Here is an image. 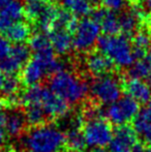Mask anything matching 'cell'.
<instances>
[{
	"label": "cell",
	"instance_id": "3",
	"mask_svg": "<svg viewBox=\"0 0 151 152\" xmlns=\"http://www.w3.org/2000/svg\"><path fill=\"white\" fill-rule=\"evenodd\" d=\"M49 87L67 104H77L81 102L90 89L85 81L67 70L53 75L49 82Z\"/></svg>",
	"mask_w": 151,
	"mask_h": 152
},
{
	"label": "cell",
	"instance_id": "37",
	"mask_svg": "<svg viewBox=\"0 0 151 152\" xmlns=\"http://www.w3.org/2000/svg\"><path fill=\"white\" fill-rule=\"evenodd\" d=\"M27 4L28 3H33V2H36V1H39V0H24Z\"/></svg>",
	"mask_w": 151,
	"mask_h": 152
},
{
	"label": "cell",
	"instance_id": "31",
	"mask_svg": "<svg viewBox=\"0 0 151 152\" xmlns=\"http://www.w3.org/2000/svg\"><path fill=\"white\" fill-rule=\"evenodd\" d=\"M6 106L3 104V102H0V127L4 128V124H5L6 120V115L7 112L5 111Z\"/></svg>",
	"mask_w": 151,
	"mask_h": 152
},
{
	"label": "cell",
	"instance_id": "26",
	"mask_svg": "<svg viewBox=\"0 0 151 152\" xmlns=\"http://www.w3.org/2000/svg\"><path fill=\"white\" fill-rule=\"evenodd\" d=\"M91 7H92V3L90 2V0H71L67 8L75 16L85 17L89 12H91Z\"/></svg>",
	"mask_w": 151,
	"mask_h": 152
},
{
	"label": "cell",
	"instance_id": "8",
	"mask_svg": "<svg viewBox=\"0 0 151 152\" xmlns=\"http://www.w3.org/2000/svg\"><path fill=\"white\" fill-rule=\"evenodd\" d=\"M90 91L94 99L104 104H111L121 98L119 81L110 75L95 79L90 86Z\"/></svg>",
	"mask_w": 151,
	"mask_h": 152
},
{
	"label": "cell",
	"instance_id": "20",
	"mask_svg": "<svg viewBox=\"0 0 151 152\" xmlns=\"http://www.w3.org/2000/svg\"><path fill=\"white\" fill-rule=\"evenodd\" d=\"M5 38L8 42L17 44H24L25 40L28 39L30 35V28L24 22H17L14 25L9 27L5 32H4Z\"/></svg>",
	"mask_w": 151,
	"mask_h": 152
},
{
	"label": "cell",
	"instance_id": "41",
	"mask_svg": "<svg viewBox=\"0 0 151 152\" xmlns=\"http://www.w3.org/2000/svg\"><path fill=\"white\" fill-rule=\"evenodd\" d=\"M96 1H97V0H90V2H91V3H92V4H93V3H95V2H96Z\"/></svg>",
	"mask_w": 151,
	"mask_h": 152
},
{
	"label": "cell",
	"instance_id": "30",
	"mask_svg": "<svg viewBox=\"0 0 151 152\" xmlns=\"http://www.w3.org/2000/svg\"><path fill=\"white\" fill-rule=\"evenodd\" d=\"M10 48L12 47L9 45V42L0 34V59L4 58L9 54Z\"/></svg>",
	"mask_w": 151,
	"mask_h": 152
},
{
	"label": "cell",
	"instance_id": "2",
	"mask_svg": "<svg viewBox=\"0 0 151 152\" xmlns=\"http://www.w3.org/2000/svg\"><path fill=\"white\" fill-rule=\"evenodd\" d=\"M23 143L28 152H59L66 144V137L55 126L42 125L31 129Z\"/></svg>",
	"mask_w": 151,
	"mask_h": 152
},
{
	"label": "cell",
	"instance_id": "24",
	"mask_svg": "<svg viewBox=\"0 0 151 152\" xmlns=\"http://www.w3.org/2000/svg\"><path fill=\"white\" fill-rule=\"evenodd\" d=\"M24 114L27 123L32 126H35V127L44 125L46 123V121L48 120V117H47L46 113L37 104L25 107Z\"/></svg>",
	"mask_w": 151,
	"mask_h": 152
},
{
	"label": "cell",
	"instance_id": "17",
	"mask_svg": "<svg viewBox=\"0 0 151 152\" xmlns=\"http://www.w3.org/2000/svg\"><path fill=\"white\" fill-rule=\"evenodd\" d=\"M135 130L151 147V100L133 120Z\"/></svg>",
	"mask_w": 151,
	"mask_h": 152
},
{
	"label": "cell",
	"instance_id": "36",
	"mask_svg": "<svg viewBox=\"0 0 151 152\" xmlns=\"http://www.w3.org/2000/svg\"><path fill=\"white\" fill-rule=\"evenodd\" d=\"M145 4H146V6L151 10V0H145Z\"/></svg>",
	"mask_w": 151,
	"mask_h": 152
},
{
	"label": "cell",
	"instance_id": "40",
	"mask_svg": "<svg viewBox=\"0 0 151 152\" xmlns=\"http://www.w3.org/2000/svg\"><path fill=\"white\" fill-rule=\"evenodd\" d=\"M50 2H58V1H61V0H49Z\"/></svg>",
	"mask_w": 151,
	"mask_h": 152
},
{
	"label": "cell",
	"instance_id": "33",
	"mask_svg": "<svg viewBox=\"0 0 151 152\" xmlns=\"http://www.w3.org/2000/svg\"><path fill=\"white\" fill-rule=\"evenodd\" d=\"M4 141H5V130L3 127H0V148L3 146Z\"/></svg>",
	"mask_w": 151,
	"mask_h": 152
},
{
	"label": "cell",
	"instance_id": "42",
	"mask_svg": "<svg viewBox=\"0 0 151 152\" xmlns=\"http://www.w3.org/2000/svg\"><path fill=\"white\" fill-rule=\"evenodd\" d=\"M148 55L151 56V46H150V48H149V54H148Z\"/></svg>",
	"mask_w": 151,
	"mask_h": 152
},
{
	"label": "cell",
	"instance_id": "32",
	"mask_svg": "<svg viewBox=\"0 0 151 152\" xmlns=\"http://www.w3.org/2000/svg\"><path fill=\"white\" fill-rule=\"evenodd\" d=\"M131 152H151V149L149 148H146V147L142 146V145H135L133 148L131 149Z\"/></svg>",
	"mask_w": 151,
	"mask_h": 152
},
{
	"label": "cell",
	"instance_id": "39",
	"mask_svg": "<svg viewBox=\"0 0 151 152\" xmlns=\"http://www.w3.org/2000/svg\"><path fill=\"white\" fill-rule=\"evenodd\" d=\"M147 84L149 85V86L151 87V76L149 77V78L147 79Z\"/></svg>",
	"mask_w": 151,
	"mask_h": 152
},
{
	"label": "cell",
	"instance_id": "21",
	"mask_svg": "<svg viewBox=\"0 0 151 152\" xmlns=\"http://www.w3.org/2000/svg\"><path fill=\"white\" fill-rule=\"evenodd\" d=\"M58 12H59V8L53 6L52 4H49V3L46 4L42 12L40 14V16L38 17V19L36 20L37 25L40 30L49 33V32L54 28V24L56 22Z\"/></svg>",
	"mask_w": 151,
	"mask_h": 152
},
{
	"label": "cell",
	"instance_id": "15",
	"mask_svg": "<svg viewBox=\"0 0 151 152\" xmlns=\"http://www.w3.org/2000/svg\"><path fill=\"white\" fill-rule=\"evenodd\" d=\"M86 67L91 75L99 78L109 75L113 70L114 63L103 53L93 52L87 56Z\"/></svg>",
	"mask_w": 151,
	"mask_h": 152
},
{
	"label": "cell",
	"instance_id": "6",
	"mask_svg": "<svg viewBox=\"0 0 151 152\" xmlns=\"http://www.w3.org/2000/svg\"><path fill=\"white\" fill-rule=\"evenodd\" d=\"M101 27L91 18H83L74 31V48L80 52L90 50L101 37Z\"/></svg>",
	"mask_w": 151,
	"mask_h": 152
},
{
	"label": "cell",
	"instance_id": "38",
	"mask_svg": "<svg viewBox=\"0 0 151 152\" xmlns=\"http://www.w3.org/2000/svg\"><path fill=\"white\" fill-rule=\"evenodd\" d=\"M82 152H85V151H82ZM92 152H107V151H105L104 149H96V150H94Z\"/></svg>",
	"mask_w": 151,
	"mask_h": 152
},
{
	"label": "cell",
	"instance_id": "14",
	"mask_svg": "<svg viewBox=\"0 0 151 152\" xmlns=\"http://www.w3.org/2000/svg\"><path fill=\"white\" fill-rule=\"evenodd\" d=\"M123 89L126 92V95L131 97L138 102L146 104L151 100V87L139 79H128L123 83Z\"/></svg>",
	"mask_w": 151,
	"mask_h": 152
},
{
	"label": "cell",
	"instance_id": "18",
	"mask_svg": "<svg viewBox=\"0 0 151 152\" xmlns=\"http://www.w3.org/2000/svg\"><path fill=\"white\" fill-rule=\"evenodd\" d=\"M27 124L25 114L19 110H12L6 115V120L4 124V130L12 137H18L25 129Z\"/></svg>",
	"mask_w": 151,
	"mask_h": 152
},
{
	"label": "cell",
	"instance_id": "29",
	"mask_svg": "<svg viewBox=\"0 0 151 152\" xmlns=\"http://www.w3.org/2000/svg\"><path fill=\"white\" fill-rule=\"evenodd\" d=\"M101 2L105 8L112 12H116V10H120L124 6L126 0H101Z\"/></svg>",
	"mask_w": 151,
	"mask_h": 152
},
{
	"label": "cell",
	"instance_id": "12",
	"mask_svg": "<svg viewBox=\"0 0 151 152\" xmlns=\"http://www.w3.org/2000/svg\"><path fill=\"white\" fill-rule=\"evenodd\" d=\"M137 137L138 134L135 128L128 125L119 126L114 132L110 150L131 151L133 146L137 145Z\"/></svg>",
	"mask_w": 151,
	"mask_h": 152
},
{
	"label": "cell",
	"instance_id": "11",
	"mask_svg": "<svg viewBox=\"0 0 151 152\" xmlns=\"http://www.w3.org/2000/svg\"><path fill=\"white\" fill-rule=\"evenodd\" d=\"M91 19L99 25L105 35H117V33L120 31L119 17H117L115 12L105 7L97 8L92 12Z\"/></svg>",
	"mask_w": 151,
	"mask_h": 152
},
{
	"label": "cell",
	"instance_id": "28",
	"mask_svg": "<svg viewBox=\"0 0 151 152\" xmlns=\"http://www.w3.org/2000/svg\"><path fill=\"white\" fill-rule=\"evenodd\" d=\"M46 4L47 2H44V0H39V1L33 2V3H28L25 7V12H26L27 17L31 20H37L38 17L44 10Z\"/></svg>",
	"mask_w": 151,
	"mask_h": 152
},
{
	"label": "cell",
	"instance_id": "19",
	"mask_svg": "<svg viewBox=\"0 0 151 152\" xmlns=\"http://www.w3.org/2000/svg\"><path fill=\"white\" fill-rule=\"evenodd\" d=\"M142 19V12L139 10H129L124 12L119 17V24H120V31L122 32V35L128 36L133 35L135 31L137 30V27L139 25V21Z\"/></svg>",
	"mask_w": 151,
	"mask_h": 152
},
{
	"label": "cell",
	"instance_id": "13",
	"mask_svg": "<svg viewBox=\"0 0 151 152\" xmlns=\"http://www.w3.org/2000/svg\"><path fill=\"white\" fill-rule=\"evenodd\" d=\"M29 48L35 53L34 57L36 58H39L47 62H51L55 59V51L52 47L49 35L47 34L38 32L31 36L30 40H29Z\"/></svg>",
	"mask_w": 151,
	"mask_h": 152
},
{
	"label": "cell",
	"instance_id": "16",
	"mask_svg": "<svg viewBox=\"0 0 151 152\" xmlns=\"http://www.w3.org/2000/svg\"><path fill=\"white\" fill-rule=\"evenodd\" d=\"M54 51L59 55H65L74 48V40L71 32L66 29L54 28L48 33Z\"/></svg>",
	"mask_w": 151,
	"mask_h": 152
},
{
	"label": "cell",
	"instance_id": "9",
	"mask_svg": "<svg viewBox=\"0 0 151 152\" xmlns=\"http://www.w3.org/2000/svg\"><path fill=\"white\" fill-rule=\"evenodd\" d=\"M51 62L42 60L39 58H36V57L29 60L23 68V83L28 85L29 87L37 85V83H39L47 75H50Z\"/></svg>",
	"mask_w": 151,
	"mask_h": 152
},
{
	"label": "cell",
	"instance_id": "27",
	"mask_svg": "<svg viewBox=\"0 0 151 152\" xmlns=\"http://www.w3.org/2000/svg\"><path fill=\"white\" fill-rule=\"evenodd\" d=\"M19 88H20V80L16 76H8L6 77L1 91L4 97H9V96L17 95Z\"/></svg>",
	"mask_w": 151,
	"mask_h": 152
},
{
	"label": "cell",
	"instance_id": "22",
	"mask_svg": "<svg viewBox=\"0 0 151 152\" xmlns=\"http://www.w3.org/2000/svg\"><path fill=\"white\" fill-rule=\"evenodd\" d=\"M128 76L133 79L147 80L151 76V56L147 55L145 58L136 61L129 68Z\"/></svg>",
	"mask_w": 151,
	"mask_h": 152
},
{
	"label": "cell",
	"instance_id": "4",
	"mask_svg": "<svg viewBox=\"0 0 151 152\" xmlns=\"http://www.w3.org/2000/svg\"><path fill=\"white\" fill-rule=\"evenodd\" d=\"M97 47L101 53L120 67L131 66L137 60L133 45L124 35H101Z\"/></svg>",
	"mask_w": 151,
	"mask_h": 152
},
{
	"label": "cell",
	"instance_id": "7",
	"mask_svg": "<svg viewBox=\"0 0 151 152\" xmlns=\"http://www.w3.org/2000/svg\"><path fill=\"white\" fill-rule=\"evenodd\" d=\"M139 112V102L126 95L109 104L106 109V117L113 124L122 126L127 122L135 120Z\"/></svg>",
	"mask_w": 151,
	"mask_h": 152
},
{
	"label": "cell",
	"instance_id": "35",
	"mask_svg": "<svg viewBox=\"0 0 151 152\" xmlns=\"http://www.w3.org/2000/svg\"><path fill=\"white\" fill-rule=\"evenodd\" d=\"M12 1V0H0V8L4 7V6L7 5L9 2Z\"/></svg>",
	"mask_w": 151,
	"mask_h": 152
},
{
	"label": "cell",
	"instance_id": "10",
	"mask_svg": "<svg viewBox=\"0 0 151 152\" xmlns=\"http://www.w3.org/2000/svg\"><path fill=\"white\" fill-rule=\"evenodd\" d=\"M25 7L20 0H12L4 7L0 8V32H5L12 25L21 22L24 16Z\"/></svg>",
	"mask_w": 151,
	"mask_h": 152
},
{
	"label": "cell",
	"instance_id": "23",
	"mask_svg": "<svg viewBox=\"0 0 151 152\" xmlns=\"http://www.w3.org/2000/svg\"><path fill=\"white\" fill-rule=\"evenodd\" d=\"M150 35L145 31H140L133 36V49L137 60L143 59L146 57L147 50H149L151 44Z\"/></svg>",
	"mask_w": 151,
	"mask_h": 152
},
{
	"label": "cell",
	"instance_id": "5",
	"mask_svg": "<svg viewBox=\"0 0 151 152\" xmlns=\"http://www.w3.org/2000/svg\"><path fill=\"white\" fill-rule=\"evenodd\" d=\"M86 145L96 149H103L111 144L114 132L112 126L105 118H91L84 122L82 127Z\"/></svg>",
	"mask_w": 151,
	"mask_h": 152
},
{
	"label": "cell",
	"instance_id": "25",
	"mask_svg": "<svg viewBox=\"0 0 151 152\" xmlns=\"http://www.w3.org/2000/svg\"><path fill=\"white\" fill-rule=\"evenodd\" d=\"M65 137H66V145L69 146V150L74 152H82L85 146H87L81 128H71L67 130Z\"/></svg>",
	"mask_w": 151,
	"mask_h": 152
},
{
	"label": "cell",
	"instance_id": "34",
	"mask_svg": "<svg viewBox=\"0 0 151 152\" xmlns=\"http://www.w3.org/2000/svg\"><path fill=\"white\" fill-rule=\"evenodd\" d=\"M5 79H6L5 74L0 70V90H1L2 87H3V84H4V82H5Z\"/></svg>",
	"mask_w": 151,
	"mask_h": 152
},
{
	"label": "cell",
	"instance_id": "1",
	"mask_svg": "<svg viewBox=\"0 0 151 152\" xmlns=\"http://www.w3.org/2000/svg\"><path fill=\"white\" fill-rule=\"evenodd\" d=\"M25 107L37 104L44 110L48 119L61 118L69 111V104L54 93L50 88L35 85L26 89L20 97Z\"/></svg>",
	"mask_w": 151,
	"mask_h": 152
}]
</instances>
